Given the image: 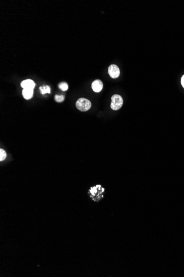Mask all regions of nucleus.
I'll return each mask as SVG.
<instances>
[{"mask_svg":"<svg viewBox=\"0 0 184 277\" xmlns=\"http://www.w3.org/2000/svg\"><path fill=\"white\" fill-rule=\"evenodd\" d=\"M104 191V189L101 187V185H97L94 187H92L90 189V193L91 194L92 199L94 201L100 200L103 197V193Z\"/></svg>","mask_w":184,"mask_h":277,"instance_id":"obj_1","label":"nucleus"},{"mask_svg":"<svg viewBox=\"0 0 184 277\" xmlns=\"http://www.w3.org/2000/svg\"><path fill=\"white\" fill-rule=\"evenodd\" d=\"M76 107L81 111L86 112L89 110L91 106L92 103L89 100L85 98H80L77 101L76 103Z\"/></svg>","mask_w":184,"mask_h":277,"instance_id":"obj_2","label":"nucleus"},{"mask_svg":"<svg viewBox=\"0 0 184 277\" xmlns=\"http://www.w3.org/2000/svg\"><path fill=\"white\" fill-rule=\"evenodd\" d=\"M123 105V99L119 95H114L111 97V108L113 110H119Z\"/></svg>","mask_w":184,"mask_h":277,"instance_id":"obj_3","label":"nucleus"},{"mask_svg":"<svg viewBox=\"0 0 184 277\" xmlns=\"http://www.w3.org/2000/svg\"><path fill=\"white\" fill-rule=\"evenodd\" d=\"M108 73L111 78L115 79L120 75V69L117 65L112 64L108 68Z\"/></svg>","mask_w":184,"mask_h":277,"instance_id":"obj_4","label":"nucleus"},{"mask_svg":"<svg viewBox=\"0 0 184 277\" xmlns=\"http://www.w3.org/2000/svg\"><path fill=\"white\" fill-rule=\"evenodd\" d=\"M103 84L100 80H95L92 82V88L95 92H99L103 89Z\"/></svg>","mask_w":184,"mask_h":277,"instance_id":"obj_5","label":"nucleus"},{"mask_svg":"<svg viewBox=\"0 0 184 277\" xmlns=\"http://www.w3.org/2000/svg\"><path fill=\"white\" fill-rule=\"evenodd\" d=\"M21 87L23 89H34L35 86V84L34 82H33L32 80L27 79L23 80L21 84Z\"/></svg>","mask_w":184,"mask_h":277,"instance_id":"obj_6","label":"nucleus"},{"mask_svg":"<svg viewBox=\"0 0 184 277\" xmlns=\"http://www.w3.org/2000/svg\"><path fill=\"white\" fill-rule=\"evenodd\" d=\"M22 95L25 99L29 100L33 96V89H23L22 91Z\"/></svg>","mask_w":184,"mask_h":277,"instance_id":"obj_7","label":"nucleus"},{"mask_svg":"<svg viewBox=\"0 0 184 277\" xmlns=\"http://www.w3.org/2000/svg\"><path fill=\"white\" fill-rule=\"evenodd\" d=\"M39 89H40V90L41 94H43V95H44L46 93L50 94V92H51L50 87L49 86H48V85L41 86Z\"/></svg>","mask_w":184,"mask_h":277,"instance_id":"obj_8","label":"nucleus"},{"mask_svg":"<svg viewBox=\"0 0 184 277\" xmlns=\"http://www.w3.org/2000/svg\"><path fill=\"white\" fill-rule=\"evenodd\" d=\"M59 87L60 88L61 90H62V91H67L68 89V86L67 84L66 83V82H61L59 85Z\"/></svg>","mask_w":184,"mask_h":277,"instance_id":"obj_9","label":"nucleus"},{"mask_svg":"<svg viewBox=\"0 0 184 277\" xmlns=\"http://www.w3.org/2000/svg\"><path fill=\"white\" fill-rule=\"evenodd\" d=\"M55 100L57 102H62L65 100V96L63 95H56L55 96Z\"/></svg>","mask_w":184,"mask_h":277,"instance_id":"obj_10","label":"nucleus"},{"mask_svg":"<svg viewBox=\"0 0 184 277\" xmlns=\"http://www.w3.org/2000/svg\"><path fill=\"white\" fill-rule=\"evenodd\" d=\"M7 156L6 153L4 150L2 149L0 150V161H3L5 160Z\"/></svg>","mask_w":184,"mask_h":277,"instance_id":"obj_11","label":"nucleus"},{"mask_svg":"<svg viewBox=\"0 0 184 277\" xmlns=\"http://www.w3.org/2000/svg\"><path fill=\"white\" fill-rule=\"evenodd\" d=\"M181 82H182V86L184 88V75L182 76V80H181Z\"/></svg>","mask_w":184,"mask_h":277,"instance_id":"obj_12","label":"nucleus"}]
</instances>
